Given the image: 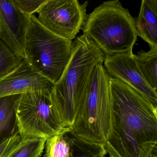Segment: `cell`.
Instances as JSON below:
<instances>
[{
    "label": "cell",
    "mask_w": 157,
    "mask_h": 157,
    "mask_svg": "<svg viewBox=\"0 0 157 157\" xmlns=\"http://www.w3.org/2000/svg\"><path fill=\"white\" fill-rule=\"evenodd\" d=\"M112 132L104 144L110 157H157V108L123 82L110 77Z\"/></svg>",
    "instance_id": "cell-1"
},
{
    "label": "cell",
    "mask_w": 157,
    "mask_h": 157,
    "mask_svg": "<svg viewBox=\"0 0 157 157\" xmlns=\"http://www.w3.org/2000/svg\"><path fill=\"white\" fill-rule=\"evenodd\" d=\"M105 56L95 43L84 35L73 41L69 62L50 94L64 128L71 129L89 90L94 69L103 63Z\"/></svg>",
    "instance_id": "cell-2"
},
{
    "label": "cell",
    "mask_w": 157,
    "mask_h": 157,
    "mask_svg": "<svg viewBox=\"0 0 157 157\" xmlns=\"http://www.w3.org/2000/svg\"><path fill=\"white\" fill-rule=\"evenodd\" d=\"M82 30L105 56L132 53L137 39L134 18L118 0L104 2L95 8Z\"/></svg>",
    "instance_id": "cell-3"
},
{
    "label": "cell",
    "mask_w": 157,
    "mask_h": 157,
    "mask_svg": "<svg viewBox=\"0 0 157 157\" xmlns=\"http://www.w3.org/2000/svg\"><path fill=\"white\" fill-rule=\"evenodd\" d=\"M103 64L94 69L89 90L71 131L86 141L104 145L112 132L113 97L110 77Z\"/></svg>",
    "instance_id": "cell-4"
},
{
    "label": "cell",
    "mask_w": 157,
    "mask_h": 157,
    "mask_svg": "<svg viewBox=\"0 0 157 157\" xmlns=\"http://www.w3.org/2000/svg\"><path fill=\"white\" fill-rule=\"evenodd\" d=\"M72 43L48 30L33 14L26 35L25 58L35 70L55 84L69 62Z\"/></svg>",
    "instance_id": "cell-5"
},
{
    "label": "cell",
    "mask_w": 157,
    "mask_h": 157,
    "mask_svg": "<svg viewBox=\"0 0 157 157\" xmlns=\"http://www.w3.org/2000/svg\"><path fill=\"white\" fill-rule=\"evenodd\" d=\"M19 134L21 138L48 139L63 132L64 128L50 100V94H25L16 112Z\"/></svg>",
    "instance_id": "cell-6"
},
{
    "label": "cell",
    "mask_w": 157,
    "mask_h": 157,
    "mask_svg": "<svg viewBox=\"0 0 157 157\" xmlns=\"http://www.w3.org/2000/svg\"><path fill=\"white\" fill-rule=\"evenodd\" d=\"M88 2L78 0H46L36 13L39 22L56 35L71 40L82 29L87 19Z\"/></svg>",
    "instance_id": "cell-7"
},
{
    "label": "cell",
    "mask_w": 157,
    "mask_h": 157,
    "mask_svg": "<svg viewBox=\"0 0 157 157\" xmlns=\"http://www.w3.org/2000/svg\"><path fill=\"white\" fill-rule=\"evenodd\" d=\"M31 16L21 11L13 0H0V39L22 60L25 58V40Z\"/></svg>",
    "instance_id": "cell-8"
},
{
    "label": "cell",
    "mask_w": 157,
    "mask_h": 157,
    "mask_svg": "<svg viewBox=\"0 0 157 157\" xmlns=\"http://www.w3.org/2000/svg\"><path fill=\"white\" fill-rule=\"evenodd\" d=\"M103 63L110 77L128 85L157 108V92L144 78L133 53L105 56Z\"/></svg>",
    "instance_id": "cell-9"
},
{
    "label": "cell",
    "mask_w": 157,
    "mask_h": 157,
    "mask_svg": "<svg viewBox=\"0 0 157 157\" xmlns=\"http://www.w3.org/2000/svg\"><path fill=\"white\" fill-rule=\"evenodd\" d=\"M54 85L25 58L15 69L0 78V98L31 93L50 94Z\"/></svg>",
    "instance_id": "cell-10"
},
{
    "label": "cell",
    "mask_w": 157,
    "mask_h": 157,
    "mask_svg": "<svg viewBox=\"0 0 157 157\" xmlns=\"http://www.w3.org/2000/svg\"><path fill=\"white\" fill-rule=\"evenodd\" d=\"M134 20L137 36L151 48L157 47V0H142L138 16Z\"/></svg>",
    "instance_id": "cell-11"
},
{
    "label": "cell",
    "mask_w": 157,
    "mask_h": 157,
    "mask_svg": "<svg viewBox=\"0 0 157 157\" xmlns=\"http://www.w3.org/2000/svg\"><path fill=\"white\" fill-rule=\"evenodd\" d=\"M23 94L0 98V145L19 135L16 112Z\"/></svg>",
    "instance_id": "cell-12"
},
{
    "label": "cell",
    "mask_w": 157,
    "mask_h": 157,
    "mask_svg": "<svg viewBox=\"0 0 157 157\" xmlns=\"http://www.w3.org/2000/svg\"><path fill=\"white\" fill-rule=\"evenodd\" d=\"M71 131V128H66L46 140L44 157H72L73 141Z\"/></svg>",
    "instance_id": "cell-13"
},
{
    "label": "cell",
    "mask_w": 157,
    "mask_h": 157,
    "mask_svg": "<svg viewBox=\"0 0 157 157\" xmlns=\"http://www.w3.org/2000/svg\"><path fill=\"white\" fill-rule=\"evenodd\" d=\"M134 58L144 78L151 87L157 92V47L147 52L138 51Z\"/></svg>",
    "instance_id": "cell-14"
},
{
    "label": "cell",
    "mask_w": 157,
    "mask_h": 157,
    "mask_svg": "<svg viewBox=\"0 0 157 157\" xmlns=\"http://www.w3.org/2000/svg\"><path fill=\"white\" fill-rule=\"evenodd\" d=\"M46 140L38 138H21L6 157H41Z\"/></svg>",
    "instance_id": "cell-15"
},
{
    "label": "cell",
    "mask_w": 157,
    "mask_h": 157,
    "mask_svg": "<svg viewBox=\"0 0 157 157\" xmlns=\"http://www.w3.org/2000/svg\"><path fill=\"white\" fill-rule=\"evenodd\" d=\"M73 141L72 157H105L104 145L89 142L76 136L71 131Z\"/></svg>",
    "instance_id": "cell-16"
},
{
    "label": "cell",
    "mask_w": 157,
    "mask_h": 157,
    "mask_svg": "<svg viewBox=\"0 0 157 157\" xmlns=\"http://www.w3.org/2000/svg\"><path fill=\"white\" fill-rule=\"evenodd\" d=\"M22 61L0 39V78L15 69Z\"/></svg>",
    "instance_id": "cell-17"
},
{
    "label": "cell",
    "mask_w": 157,
    "mask_h": 157,
    "mask_svg": "<svg viewBox=\"0 0 157 157\" xmlns=\"http://www.w3.org/2000/svg\"><path fill=\"white\" fill-rule=\"evenodd\" d=\"M16 6L25 14L31 15L36 13L46 0H13Z\"/></svg>",
    "instance_id": "cell-18"
},
{
    "label": "cell",
    "mask_w": 157,
    "mask_h": 157,
    "mask_svg": "<svg viewBox=\"0 0 157 157\" xmlns=\"http://www.w3.org/2000/svg\"><path fill=\"white\" fill-rule=\"evenodd\" d=\"M21 139L19 135H15L0 145V157H6Z\"/></svg>",
    "instance_id": "cell-19"
}]
</instances>
